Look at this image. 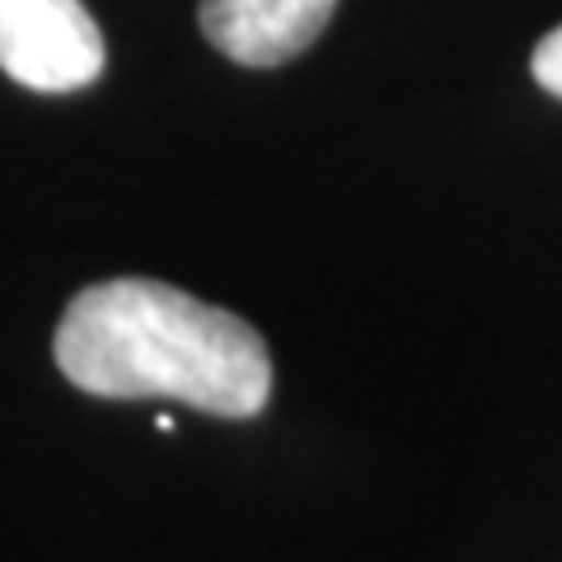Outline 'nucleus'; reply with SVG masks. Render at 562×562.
Listing matches in <instances>:
<instances>
[{
	"label": "nucleus",
	"mask_w": 562,
	"mask_h": 562,
	"mask_svg": "<svg viewBox=\"0 0 562 562\" xmlns=\"http://www.w3.org/2000/svg\"><path fill=\"white\" fill-rule=\"evenodd\" d=\"M52 357L94 398H173L216 417H258L272 394L258 328L150 277L85 286L61 314Z\"/></svg>",
	"instance_id": "1"
},
{
	"label": "nucleus",
	"mask_w": 562,
	"mask_h": 562,
	"mask_svg": "<svg viewBox=\"0 0 562 562\" xmlns=\"http://www.w3.org/2000/svg\"><path fill=\"white\" fill-rule=\"evenodd\" d=\"M109 47L80 0H0V70L38 94H70L103 76Z\"/></svg>",
	"instance_id": "2"
},
{
	"label": "nucleus",
	"mask_w": 562,
	"mask_h": 562,
	"mask_svg": "<svg viewBox=\"0 0 562 562\" xmlns=\"http://www.w3.org/2000/svg\"><path fill=\"white\" fill-rule=\"evenodd\" d=\"M338 0H202L206 43L239 66L272 70L295 61L333 20Z\"/></svg>",
	"instance_id": "3"
},
{
	"label": "nucleus",
	"mask_w": 562,
	"mask_h": 562,
	"mask_svg": "<svg viewBox=\"0 0 562 562\" xmlns=\"http://www.w3.org/2000/svg\"><path fill=\"white\" fill-rule=\"evenodd\" d=\"M530 76H535L539 90H549L553 99H562V24L539 38L535 57H530Z\"/></svg>",
	"instance_id": "4"
}]
</instances>
